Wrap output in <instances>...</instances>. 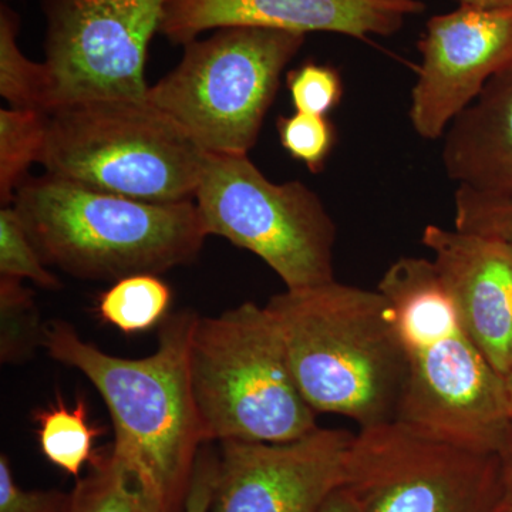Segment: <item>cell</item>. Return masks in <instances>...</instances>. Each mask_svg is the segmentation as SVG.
Instances as JSON below:
<instances>
[{
	"label": "cell",
	"mask_w": 512,
	"mask_h": 512,
	"mask_svg": "<svg viewBox=\"0 0 512 512\" xmlns=\"http://www.w3.org/2000/svg\"><path fill=\"white\" fill-rule=\"evenodd\" d=\"M424 9L420 0H168L160 33L183 46L207 30L234 26L366 39L394 35Z\"/></svg>",
	"instance_id": "13"
},
{
	"label": "cell",
	"mask_w": 512,
	"mask_h": 512,
	"mask_svg": "<svg viewBox=\"0 0 512 512\" xmlns=\"http://www.w3.org/2000/svg\"><path fill=\"white\" fill-rule=\"evenodd\" d=\"M200 316L181 311L161 323L158 349L143 359L111 356L80 338L70 323H46L43 348L83 373L113 420L111 453L130 467L168 512H184L202 431L190 376V348Z\"/></svg>",
	"instance_id": "1"
},
{
	"label": "cell",
	"mask_w": 512,
	"mask_h": 512,
	"mask_svg": "<svg viewBox=\"0 0 512 512\" xmlns=\"http://www.w3.org/2000/svg\"><path fill=\"white\" fill-rule=\"evenodd\" d=\"M461 325L504 377L512 370V245L427 225L421 235Z\"/></svg>",
	"instance_id": "14"
},
{
	"label": "cell",
	"mask_w": 512,
	"mask_h": 512,
	"mask_svg": "<svg viewBox=\"0 0 512 512\" xmlns=\"http://www.w3.org/2000/svg\"><path fill=\"white\" fill-rule=\"evenodd\" d=\"M306 35L234 26L184 46L181 62L147 99L207 154H248L255 147L285 67Z\"/></svg>",
	"instance_id": "7"
},
{
	"label": "cell",
	"mask_w": 512,
	"mask_h": 512,
	"mask_svg": "<svg viewBox=\"0 0 512 512\" xmlns=\"http://www.w3.org/2000/svg\"><path fill=\"white\" fill-rule=\"evenodd\" d=\"M353 439L318 427L286 443L221 441L210 512H318L345 484Z\"/></svg>",
	"instance_id": "11"
},
{
	"label": "cell",
	"mask_w": 512,
	"mask_h": 512,
	"mask_svg": "<svg viewBox=\"0 0 512 512\" xmlns=\"http://www.w3.org/2000/svg\"><path fill=\"white\" fill-rule=\"evenodd\" d=\"M377 291L392 303L406 353L396 420L437 440L498 453L512 426L505 377L461 325L433 261L397 259Z\"/></svg>",
	"instance_id": "3"
},
{
	"label": "cell",
	"mask_w": 512,
	"mask_h": 512,
	"mask_svg": "<svg viewBox=\"0 0 512 512\" xmlns=\"http://www.w3.org/2000/svg\"><path fill=\"white\" fill-rule=\"evenodd\" d=\"M501 512H510V511L505 510V508L503 507V510H501Z\"/></svg>",
	"instance_id": "32"
},
{
	"label": "cell",
	"mask_w": 512,
	"mask_h": 512,
	"mask_svg": "<svg viewBox=\"0 0 512 512\" xmlns=\"http://www.w3.org/2000/svg\"><path fill=\"white\" fill-rule=\"evenodd\" d=\"M454 228L512 245V194H491L458 185Z\"/></svg>",
	"instance_id": "24"
},
{
	"label": "cell",
	"mask_w": 512,
	"mask_h": 512,
	"mask_svg": "<svg viewBox=\"0 0 512 512\" xmlns=\"http://www.w3.org/2000/svg\"><path fill=\"white\" fill-rule=\"evenodd\" d=\"M505 383H507L508 402H510V414L512 421V370L505 376Z\"/></svg>",
	"instance_id": "31"
},
{
	"label": "cell",
	"mask_w": 512,
	"mask_h": 512,
	"mask_svg": "<svg viewBox=\"0 0 512 512\" xmlns=\"http://www.w3.org/2000/svg\"><path fill=\"white\" fill-rule=\"evenodd\" d=\"M36 421L43 456L70 476L79 477L84 464L92 461L93 441L100 436V430L90 424L86 400L67 407L59 399L37 412Z\"/></svg>",
	"instance_id": "17"
},
{
	"label": "cell",
	"mask_w": 512,
	"mask_h": 512,
	"mask_svg": "<svg viewBox=\"0 0 512 512\" xmlns=\"http://www.w3.org/2000/svg\"><path fill=\"white\" fill-rule=\"evenodd\" d=\"M12 205L46 266L89 281L164 274L194 262L208 237L195 201L133 200L46 173L26 178Z\"/></svg>",
	"instance_id": "4"
},
{
	"label": "cell",
	"mask_w": 512,
	"mask_h": 512,
	"mask_svg": "<svg viewBox=\"0 0 512 512\" xmlns=\"http://www.w3.org/2000/svg\"><path fill=\"white\" fill-rule=\"evenodd\" d=\"M46 325L22 279L0 275V362L22 365L45 345Z\"/></svg>",
	"instance_id": "21"
},
{
	"label": "cell",
	"mask_w": 512,
	"mask_h": 512,
	"mask_svg": "<svg viewBox=\"0 0 512 512\" xmlns=\"http://www.w3.org/2000/svg\"><path fill=\"white\" fill-rule=\"evenodd\" d=\"M286 87L295 111L318 116H328L343 96L342 77L328 64L303 63L286 74Z\"/></svg>",
	"instance_id": "25"
},
{
	"label": "cell",
	"mask_w": 512,
	"mask_h": 512,
	"mask_svg": "<svg viewBox=\"0 0 512 512\" xmlns=\"http://www.w3.org/2000/svg\"><path fill=\"white\" fill-rule=\"evenodd\" d=\"M460 6L484 10H512V0H456Z\"/></svg>",
	"instance_id": "30"
},
{
	"label": "cell",
	"mask_w": 512,
	"mask_h": 512,
	"mask_svg": "<svg viewBox=\"0 0 512 512\" xmlns=\"http://www.w3.org/2000/svg\"><path fill=\"white\" fill-rule=\"evenodd\" d=\"M19 16L9 5L0 8V94L12 109L49 110V74L20 50Z\"/></svg>",
	"instance_id": "20"
},
{
	"label": "cell",
	"mask_w": 512,
	"mask_h": 512,
	"mask_svg": "<svg viewBox=\"0 0 512 512\" xmlns=\"http://www.w3.org/2000/svg\"><path fill=\"white\" fill-rule=\"evenodd\" d=\"M171 289L157 275H134L101 293L97 312L123 333L146 332L167 318Z\"/></svg>",
	"instance_id": "18"
},
{
	"label": "cell",
	"mask_w": 512,
	"mask_h": 512,
	"mask_svg": "<svg viewBox=\"0 0 512 512\" xmlns=\"http://www.w3.org/2000/svg\"><path fill=\"white\" fill-rule=\"evenodd\" d=\"M293 379L316 413L360 429L397 419L407 360L396 312L380 291L333 281L286 289L265 305Z\"/></svg>",
	"instance_id": "2"
},
{
	"label": "cell",
	"mask_w": 512,
	"mask_h": 512,
	"mask_svg": "<svg viewBox=\"0 0 512 512\" xmlns=\"http://www.w3.org/2000/svg\"><path fill=\"white\" fill-rule=\"evenodd\" d=\"M318 512H360L355 498L345 485L329 495Z\"/></svg>",
	"instance_id": "29"
},
{
	"label": "cell",
	"mask_w": 512,
	"mask_h": 512,
	"mask_svg": "<svg viewBox=\"0 0 512 512\" xmlns=\"http://www.w3.org/2000/svg\"><path fill=\"white\" fill-rule=\"evenodd\" d=\"M421 64L410 123L424 140H439L485 84L512 69V10L458 6L433 16L419 42Z\"/></svg>",
	"instance_id": "12"
},
{
	"label": "cell",
	"mask_w": 512,
	"mask_h": 512,
	"mask_svg": "<svg viewBox=\"0 0 512 512\" xmlns=\"http://www.w3.org/2000/svg\"><path fill=\"white\" fill-rule=\"evenodd\" d=\"M503 481V507L512 512V426L498 450Z\"/></svg>",
	"instance_id": "28"
},
{
	"label": "cell",
	"mask_w": 512,
	"mask_h": 512,
	"mask_svg": "<svg viewBox=\"0 0 512 512\" xmlns=\"http://www.w3.org/2000/svg\"><path fill=\"white\" fill-rule=\"evenodd\" d=\"M0 275L29 279L45 289L62 288L59 278L47 269L29 238L13 205L0 211Z\"/></svg>",
	"instance_id": "22"
},
{
	"label": "cell",
	"mask_w": 512,
	"mask_h": 512,
	"mask_svg": "<svg viewBox=\"0 0 512 512\" xmlns=\"http://www.w3.org/2000/svg\"><path fill=\"white\" fill-rule=\"evenodd\" d=\"M208 235L271 266L286 289L333 281L338 228L301 181H269L248 154H208L194 198Z\"/></svg>",
	"instance_id": "8"
},
{
	"label": "cell",
	"mask_w": 512,
	"mask_h": 512,
	"mask_svg": "<svg viewBox=\"0 0 512 512\" xmlns=\"http://www.w3.org/2000/svg\"><path fill=\"white\" fill-rule=\"evenodd\" d=\"M168 0H42L49 110L92 99H144L148 45Z\"/></svg>",
	"instance_id": "10"
},
{
	"label": "cell",
	"mask_w": 512,
	"mask_h": 512,
	"mask_svg": "<svg viewBox=\"0 0 512 512\" xmlns=\"http://www.w3.org/2000/svg\"><path fill=\"white\" fill-rule=\"evenodd\" d=\"M215 476H217V457L210 453L208 448H204L198 454L197 463H195L184 512H210Z\"/></svg>",
	"instance_id": "27"
},
{
	"label": "cell",
	"mask_w": 512,
	"mask_h": 512,
	"mask_svg": "<svg viewBox=\"0 0 512 512\" xmlns=\"http://www.w3.org/2000/svg\"><path fill=\"white\" fill-rule=\"evenodd\" d=\"M69 494L59 490H23L13 480L9 458L0 456V512H63Z\"/></svg>",
	"instance_id": "26"
},
{
	"label": "cell",
	"mask_w": 512,
	"mask_h": 512,
	"mask_svg": "<svg viewBox=\"0 0 512 512\" xmlns=\"http://www.w3.org/2000/svg\"><path fill=\"white\" fill-rule=\"evenodd\" d=\"M345 485L360 512H501L498 453L437 440L402 421L360 429Z\"/></svg>",
	"instance_id": "9"
},
{
	"label": "cell",
	"mask_w": 512,
	"mask_h": 512,
	"mask_svg": "<svg viewBox=\"0 0 512 512\" xmlns=\"http://www.w3.org/2000/svg\"><path fill=\"white\" fill-rule=\"evenodd\" d=\"M46 111L0 110V202L13 204L30 165L39 163L45 147Z\"/></svg>",
	"instance_id": "19"
},
{
	"label": "cell",
	"mask_w": 512,
	"mask_h": 512,
	"mask_svg": "<svg viewBox=\"0 0 512 512\" xmlns=\"http://www.w3.org/2000/svg\"><path fill=\"white\" fill-rule=\"evenodd\" d=\"M441 161L458 185L512 194V69L494 76L451 121Z\"/></svg>",
	"instance_id": "15"
},
{
	"label": "cell",
	"mask_w": 512,
	"mask_h": 512,
	"mask_svg": "<svg viewBox=\"0 0 512 512\" xmlns=\"http://www.w3.org/2000/svg\"><path fill=\"white\" fill-rule=\"evenodd\" d=\"M208 154L147 96L46 111L45 173L133 200L194 201Z\"/></svg>",
	"instance_id": "5"
},
{
	"label": "cell",
	"mask_w": 512,
	"mask_h": 512,
	"mask_svg": "<svg viewBox=\"0 0 512 512\" xmlns=\"http://www.w3.org/2000/svg\"><path fill=\"white\" fill-rule=\"evenodd\" d=\"M63 512H168L156 494L111 450L92 458Z\"/></svg>",
	"instance_id": "16"
},
{
	"label": "cell",
	"mask_w": 512,
	"mask_h": 512,
	"mask_svg": "<svg viewBox=\"0 0 512 512\" xmlns=\"http://www.w3.org/2000/svg\"><path fill=\"white\" fill-rule=\"evenodd\" d=\"M276 130L286 153L305 164L312 174L323 171L338 140L335 124L328 116L301 111L279 117Z\"/></svg>",
	"instance_id": "23"
},
{
	"label": "cell",
	"mask_w": 512,
	"mask_h": 512,
	"mask_svg": "<svg viewBox=\"0 0 512 512\" xmlns=\"http://www.w3.org/2000/svg\"><path fill=\"white\" fill-rule=\"evenodd\" d=\"M190 376L204 443H286L319 427L265 306L245 302L217 318H198Z\"/></svg>",
	"instance_id": "6"
}]
</instances>
